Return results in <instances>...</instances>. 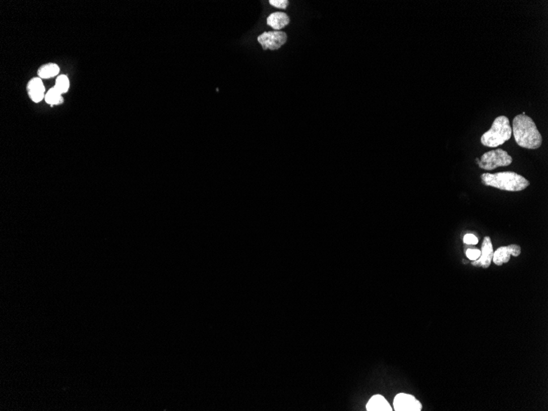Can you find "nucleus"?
<instances>
[{
	"instance_id": "nucleus-1",
	"label": "nucleus",
	"mask_w": 548,
	"mask_h": 411,
	"mask_svg": "<svg viewBox=\"0 0 548 411\" xmlns=\"http://www.w3.org/2000/svg\"><path fill=\"white\" fill-rule=\"evenodd\" d=\"M512 133L515 142L520 147L528 150H537L542 143V137L530 116L524 112L517 115L513 120Z\"/></svg>"
},
{
	"instance_id": "nucleus-2",
	"label": "nucleus",
	"mask_w": 548,
	"mask_h": 411,
	"mask_svg": "<svg viewBox=\"0 0 548 411\" xmlns=\"http://www.w3.org/2000/svg\"><path fill=\"white\" fill-rule=\"evenodd\" d=\"M482 184L507 192H521L529 186L524 177L514 171H501L481 175Z\"/></svg>"
},
{
	"instance_id": "nucleus-3",
	"label": "nucleus",
	"mask_w": 548,
	"mask_h": 411,
	"mask_svg": "<svg viewBox=\"0 0 548 411\" xmlns=\"http://www.w3.org/2000/svg\"><path fill=\"white\" fill-rule=\"evenodd\" d=\"M512 128L508 118L499 116L493 122L491 128L481 137V143L486 147L495 148L503 145L511 139Z\"/></svg>"
},
{
	"instance_id": "nucleus-4",
	"label": "nucleus",
	"mask_w": 548,
	"mask_h": 411,
	"mask_svg": "<svg viewBox=\"0 0 548 411\" xmlns=\"http://www.w3.org/2000/svg\"><path fill=\"white\" fill-rule=\"evenodd\" d=\"M478 167L482 169L493 170L500 167H507L512 163V157L502 149L491 150L482 154L480 159H476Z\"/></svg>"
},
{
	"instance_id": "nucleus-5",
	"label": "nucleus",
	"mask_w": 548,
	"mask_h": 411,
	"mask_svg": "<svg viewBox=\"0 0 548 411\" xmlns=\"http://www.w3.org/2000/svg\"><path fill=\"white\" fill-rule=\"evenodd\" d=\"M287 40V35L283 31H265L259 35L258 42L264 50H276L283 45Z\"/></svg>"
},
{
	"instance_id": "nucleus-6",
	"label": "nucleus",
	"mask_w": 548,
	"mask_h": 411,
	"mask_svg": "<svg viewBox=\"0 0 548 411\" xmlns=\"http://www.w3.org/2000/svg\"><path fill=\"white\" fill-rule=\"evenodd\" d=\"M395 410L396 411H420L422 404L412 395L399 393L394 399Z\"/></svg>"
},
{
	"instance_id": "nucleus-7",
	"label": "nucleus",
	"mask_w": 548,
	"mask_h": 411,
	"mask_svg": "<svg viewBox=\"0 0 548 411\" xmlns=\"http://www.w3.org/2000/svg\"><path fill=\"white\" fill-rule=\"evenodd\" d=\"M481 255L478 260L472 261V264L475 267H482L483 268H488L491 265L493 261V244H492L491 238L489 237H485L482 242V249H481Z\"/></svg>"
},
{
	"instance_id": "nucleus-8",
	"label": "nucleus",
	"mask_w": 548,
	"mask_h": 411,
	"mask_svg": "<svg viewBox=\"0 0 548 411\" xmlns=\"http://www.w3.org/2000/svg\"><path fill=\"white\" fill-rule=\"evenodd\" d=\"M29 97L35 103H39L45 97V88L40 77H34L28 82L27 86Z\"/></svg>"
},
{
	"instance_id": "nucleus-9",
	"label": "nucleus",
	"mask_w": 548,
	"mask_h": 411,
	"mask_svg": "<svg viewBox=\"0 0 548 411\" xmlns=\"http://www.w3.org/2000/svg\"><path fill=\"white\" fill-rule=\"evenodd\" d=\"M289 22L290 18L288 16L282 12L273 13L267 18V24L275 31H279L281 29L284 28L289 24Z\"/></svg>"
},
{
	"instance_id": "nucleus-10",
	"label": "nucleus",
	"mask_w": 548,
	"mask_h": 411,
	"mask_svg": "<svg viewBox=\"0 0 548 411\" xmlns=\"http://www.w3.org/2000/svg\"><path fill=\"white\" fill-rule=\"evenodd\" d=\"M366 409L368 411H392V408L383 396L375 395L370 398L366 404Z\"/></svg>"
},
{
	"instance_id": "nucleus-11",
	"label": "nucleus",
	"mask_w": 548,
	"mask_h": 411,
	"mask_svg": "<svg viewBox=\"0 0 548 411\" xmlns=\"http://www.w3.org/2000/svg\"><path fill=\"white\" fill-rule=\"evenodd\" d=\"M511 250L509 246L500 247L493 253V263L498 266H502L503 264L508 263L511 259Z\"/></svg>"
},
{
	"instance_id": "nucleus-12",
	"label": "nucleus",
	"mask_w": 548,
	"mask_h": 411,
	"mask_svg": "<svg viewBox=\"0 0 548 411\" xmlns=\"http://www.w3.org/2000/svg\"><path fill=\"white\" fill-rule=\"evenodd\" d=\"M60 69L56 64H47L40 67L38 70V76L41 79H49L51 77H56L59 73Z\"/></svg>"
},
{
	"instance_id": "nucleus-13",
	"label": "nucleus",
	"mask_w": 548,
	"mask_h": 411,
	"mask_svg": "<svg viewBox=\"0 0 548 411\" xmlns=\"http://www.w3.org/2000/svg\"><path fill=\"white\" fill-rule=\"evenodd\" d=\"M44 100L47 103L50 104L51 106L57 105V104L63 103L64 98H63L62 94L57 89L53 87L45 94Z\"/></svg>"
},
{
	"instance_id": "nucleus-14",
	"label": "nucleus",
	"mask_w": 548,
	"mask_h": 411,
	"mask_svg": "<svg viewBox=\"0 0 548 411\" xmlns=\"http://www.w3.org/2000/svg\"><path fill=\"white\" fill-rule=\"evenodd\" d=\"M69 86H70V82H69V78L68 76L59 75L57 77L55 86H53V87L57 89L62 95H64V94L69 91Z\"/></svg>"
},
{
	"instance_id": "nucleus-15",
	"label": "nucleus",
	"mask_w": 548,
	"mask_h": 411,
	"mask_svg": "<svg viewBox=\"0 0 548 411\" xmlns=\"http://www.w3.org/2000/svg\"><path fill=\"white\" fill-rule=\"evenodd\" d=\"M269 4L277 9H286L288 6L289 2L287 0H270Z\"/></svg>"
},
{
	"instance_id": "nucleus-16",
	"label": "nucleus",
	"mask_w": 548,
	"mask_h": 411,
	"mask_svg": "<svg viewBox=\"0 0 548 411\" xmlns=\"http://www.w3.org/2000/svg\"><path fill=\"white\" fill-rule=\"evenodd\" d=\"M480 255H481V251H478V250H476V249L467 250L466 256L472 261L478 260V258L480 257Z\"/></svg>"
},
{
	"instance_id": "nucleus-17",
	"label": "nucleus",
	"mask_w": 548,
	"mask_h": 411,
	"mask_svg": "<svg viewBox=\"0 0 548 411\" xmlns=\"http://www.w3.org/2000/svg\"><path fill=\"white\" fill-rule=\"evenodd\" d=\"M464 243L467 245H476L478 244V238H476L475 236L473 234H467L464 237Z\"/></svg>"
},
{
	"instance_id": "nucleus-18",
	"label": "nucleus",
	"mask_w": 548,
	"mask_h": 411,
	"mask_svg": "<svg viewBox=\"0 0 548 411\" xmlns=\"http://www.w3.org/2000/svg\"><path fill=\"white\" fill-rule=\"evenodd\" d=\"M509 247H510V250H511V253L512 256L517 257V256H519V255H520V253H521V248H520V246H517V245H510Z\"/></svg>"
}]
</instances>
